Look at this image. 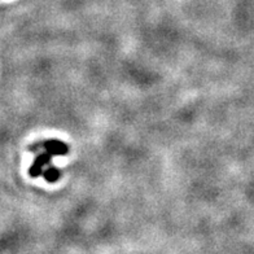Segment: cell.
<instances>
[{"label": "cell", "instance_id": "2", "mask_svg": "<svg viewBox=\"0 0 254 254\" xmlns=\"http://www.w3.org/2000/svg\"><path fill=\"white\" fill-rule=\"evenodd\" d=\"M46 151L50 154H65L67 152V147L61 141L56 140H50L44 144Z\"/></svg>", "mask_w": 254, "mask_h": 254}, {"label": "cell", "instance_id": "1", "mask_svg": "<svg viewBox=\"0 0 254 254\" xmlns=\"http://www.w3.org/2000/svg\"><path fill=\"white\" fill-rule=\"evenodd\" d=\"M51 161V154L48 153H43V154H39L35 161L33 162L30 167V171H29V174L31 175L33 178L38 177V175L42 174V169H43L44 165H47L48 162Z\"/></svg>", "mask_w": 254, "mask_h": 254}, {"label": "cell", "instance_id": "3", "mask_svg": "<svg viewBox=\"0 0 254 254\" xmlns=\"http://www.w3.org/2000/svg\"><path fill=\"white\" fill-rule=\"evenodd\" d=\"M44 178H46V181L50 182V183H54V182L59 181V178H60V171L55 169V167H50L46 173H44Z\"/></svg>", "mask_w": 254, "mask_h": 254}]
</instances>
